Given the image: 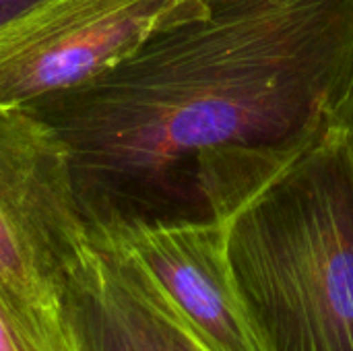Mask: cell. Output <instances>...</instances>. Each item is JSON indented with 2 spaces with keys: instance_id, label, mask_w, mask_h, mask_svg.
<instances>
[{
  "instance_id": "6da1fadb",
  "label": "cell",
  "mask_w": 353,
  "mask_h": 351,
  "mask_svg": "<svg viewBox=\"0 0 353 351\" xmlns=\"http://www.w3.org/2000/svg\"><path fill=\"white\" fill-rule=\"evenodd\" d=\"M352 83L353 0H207L29 110L64 141L89 221L207 219L201 159L316 132Z\"/></svg>"
},
{
  "instance_id": "52a82bcc",
  "label": "cell",
  "mask_w": 353,
  "mask_h": 351,
  "mask_svg": "<svg viewBox=\"0 0 353 351\" xmlns=\"http://www.w3.org/2000/svg\"><path fill=\"white\" fill-rule=\"evenodd\" d=\"M0 351H52L0 294Z\"/></svg>"
},
{
  "instance_id": "7a4b0ae2",
  "label": "cell",
  "mask_w": 353,
  "mask_h": 351,
  "mask_svg": "<svg viewBox=\"0 0 353 351\" xmlns=\"http://www.w3.org/2000/svg\"><path fill=\"white\" fill-rule=\"evenodd\" d=\"M196 192L263 351H353V143L341 120L199 161Z\"/></svg>"
},
{
  "instance_id": "8992f818",
  "label": "cell",
  "mask_w": 353,
  "mask_h": 351,
  "mask_svg": "<svg viewBox=\"0 0 353 351\" xmlns=\"http://www.w3.org/2000/svg\"><path fill=\"white\" fill-rule=\"evenodd\" d=\"M211 351H263L236 292L221 219H99Z\"/></svg>"
},
{
  "instance_id": "5b68a950",
  "label": "cell",
  "mask_w": 353,
  "mask_h": 351,
  "mask_svg": "<svg viewBox=\"0 0 353 351\" xmlns=\"http://www.w3.org/2000/svg\"><path fill=\"white\" fill-rule=\"evenodd\" d=\"M62 310L74 351H211L145 267L93 223L66 271Z\"/></svg>"
},
{
  "instance_id": "9c48e42d",
  "label": "cell",
  "mask_w": 353,
  "mask_h": 351,
  "mask_svg": "<svg viewBox=\"0 0 353 351\" xmlns=\"http://www.w3.org/2000/svg\"><path fill=\"white\" fill-rule=\"evenodd\" d=\"M339 120L345 126V130L350 132V139H352L353 143V83L352 87H350V91H347V95H345V99H343V103H341Z\"/></svg>"
},
{
  "instance_id": "ba28073f",
  "label": "cell",
  "mask_w": 353,
  "mask_h": 351,
  "mask_svg": "<svg viewBox=\"0 0 353 351\" xmlns=\"http://www.w3.org/2000/svg\"><path fill=\"white\" fill-rule=\"evenodd\" d=\"M43 0H0V25L8 23L10 19L19 17L21 12L29 10L31 6L39 4Z\"/></svg>"
},
{
  "instance_id": "3957f363",
  "label": "cell",
  "mask_w": 353,
  "mask_h": 351,
  "mask_svg": "<svg viewBox=\"0 0 353 351\" xmlns=\"http://www.w3.org/2000/svg\"><path fill=\"white\" fill-rule=\"evenodd\" d=\"M89 238L64 141L29 108H0V294L52 351H74L64 277Z\"/></svg>"
},
{
  "instance_id": "277c9868",
  "label": "cell",
  "mask_w": 353,
  "mask_h": 351,
  "mask_svg": "<svg viewBox=\"0 0 353 351\" xmlns=\"http://www.w3.org/2000/svg\"><path fill=\"white\" fill-rule=\"evenodd\" d=\"M207 0H43L0 25V108H31L93 81Z\"/></svg>"
}]
</instances>
